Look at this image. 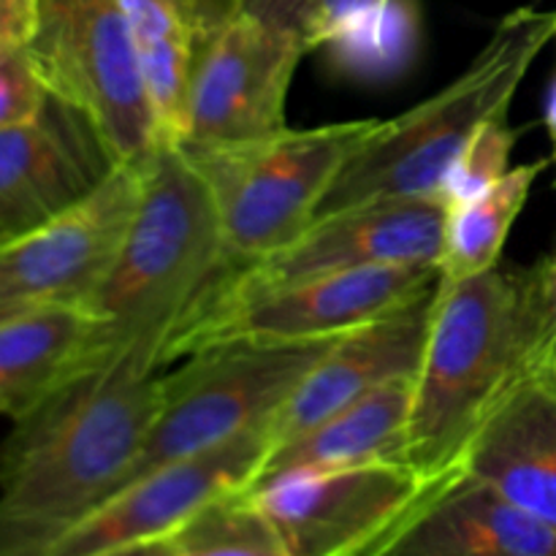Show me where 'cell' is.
<instances>
[{"mask_svg": "<svg viewBox=\"0 0 556 556\" xmlns=\"http://www.w3.org/2000/svg\"><path fill=\"white\" fill-rule=\"evenodd\" d=\"M172 556H288V552L237 492L185 527Z\"/></svg>", "mask_w": 556, "mask_h": 556, "instance_id": "obj_22", "label": "cell"}, {"mask_svg": "<svg viewBox=\"0 0 556 556\" xmlns=\"http://www.w3.org/2000/svg\"><path fill=\"white\" fill-rule=\"evenodd\" d=\"M413 378L394 380L315 427L269 445L248 489L304 472H329L345 467L402 462L407 448ZM244 492V489H242Z\"/></svg>", "mask_w": 556, "mask_h": 556, "instance_id": "obj_18", "label": "cell"}, {"mask_svg": "<svg viewBox=\"0 0 556 556\" xmlns=\"http://www.w3.org/2000/svg\"><path fill=\"white\" fill-rule=\"evenodd\" d=\"M438 280V266H367L226 293L182 326L168 345L166 364L228 340H334L429 291Z\"/></svg>", "mask_w": 556, "mask_h": 556, "instance_id": "obj_8", "label": "cell"}, {"mask_svg": "<svg viewBox=\"0 0 556 556\" xmlns=\"http://www.w3.org/2000/svg\"><path fill=\"white\" fill-rule=\"evenodd\" d=\"M307 43L296 30L237 11L206 43L190 81L177 144L237 147L288 128V92Z\"/></svg>", "mask_w": 556, "mask_h": 556, "instance_id": "obj_9", "label": "cell"}, {"mask_svg": "<svg viewBox=\"0 0 556 556\" xmlns=\"http://www.w3.org/2000/svg\"><path fill=\"white\" fill-rule=\"evenodd\" d=\"M271 440L266 427L128 483L41 556H101L179 535L206 508L248 489Z\"/></svg>", "mask_w": 556, "mask_h": 556, "instance_id": "obj_12", "label": "cell"}, {"mask_svg": "<svg viewBox=\"0 0 556 556\" xmlns=\"http://www.w3.org/2000/svg\"><path fill=\"white\" fill-rule=\"evenodd\" d=\"M532 280H535L538 307L546 326V358L556 362V250L532 266Z\"/></svg>", "mask_w": 556, "mask_h": 556, "instance_id": "obj_26", "label": "cell"}, {"mask_svg": "<svg viewBox=\"0 0 556 556\" xmlns=\"http://www.w3.org/2000/svg\"><path fill=\"white\" fill-rule=\"evenodd\" d=\"M546 161L514 166L486 193L445 212L443 248L438 258L440 286H456L497 269L510 228L525 210Z\"/></svg>", "mask_w": 556, "mask_h": 556, "instance_id": "obj_21", "label": "cell"}, {"mask_svg": "<svg viewBox=\"0 0 556 556\" xmlns=\"http://www.w3.org/2000/svg\"><path fill=\"white\" fill-rule=\"evenodd\" d=\"M459 467L556 530V362L541 358L508 386Z\"/></svg>", "mask_w": 556, "mask_h": 556, "instance_id": "obj_16", "label": "cell"}, {"mask_svg": "<svg viewBox=\"0 0 556 556\" xmlns=\"http://www.w3.org/2000/svg\"><path fill=\"white\" fill-rule=\"evenodd\" d=\"M445 212L448 206L438 195H407L318 215L288 248L253 264L228 266L201 307L226 293L282 286L334 271L367 266H438Z\"/></svg>", "mask_w": 556, "mask_h": 556, "instance_id": "obj_11", "label": "cell"}, {"mask_svg": "<svg viewBox=\"0 0 556 556\" xmlns=\"http://www.w3.org/2000/svg\"><path fill=\"white\" fill-rule=\"evenodd\" d=\"M0 318H3V313H0Z\"/></svg>", "mask_w": 556, "mask_h": 556, "instance_id": "obj_30", "label": "cell"}, {"mask_svg": "<svg viewBox=\"0 0 556 556\" xmlns=\"http://www.w3.org/2000/svg\"><path fill=\"white\" fill-rule=\"evenodd\" d=\"M220 217L188 152L163 141L141 166L130 226L81 309L96 320L90 362L155 375L168 345L228 269Z\"/></svg>", "mask_w": 556, "mask_h": 556, "instance_id": "obj_2", "label": "cell"}, {"mask_svg": "<svg viewBox=\"0 0 556 556\" xmlns=\"http://www.w3.org/2000/svg\"><path fill=\"white\" fill-rule=\"evenodd\" d=\"M27 41L30 38L0 36V130L27 123L49 101Z\"/></svg>", "mask_w": 556, "mask_h": 556, "instance_id": "obj_24", "label": "cell"}, {"mask_svg": "<svg viewBox=\"0 0 556 556\" xmlns=\"http://www.w3.org/2000/svg\"><path fill=\"white\" fill-rule=\"evenodd\" d=\"M179 546V535L172 538H161V541H150V543H139V546L123 548V552H112V554H101V556H172Z\"/></svg>", "mask_w": 556, "mask_h": 556, "instance_id": "obj_28", "label": "cell"}, {"mask_svg": "<svg viewBox=\"0 0 556 556\" xmlns=\"http://www.w3.org/2000/svg\"><path fill=\"white\" fill-rule=\"evenodd\" d=\"M383 5L386 0H309L299 33L309 52L324 43H340Z\"/></svg>", "mask_w": 556, "mask_h": 556, "instance_id": "obj_25", "label": "cell"}, {"mask_svg": "<svg viewBox=\"0 0 556 556\" xmlns=\"http://www.w3.org/2000/svg\"><path fill=\"white\" fill-rule=\"evenodd\" d=\"M554 38H556V36H554Z\"/></svg>", "mask_w": 556, "mask_h": 556, "instance_id": "obj_31", "label": "cell"}, {"mask_svg": "<svg viewBox=\"0 0 556 556\" xmlns=\"http://www.w3.org/2000/svg\"><path fill=\"white\" fill-rule=\"evenodd\" d=\"M434 302L438 286L337 337L324 358L309 369L307 378L266 424L271 445L315 427L394 380L416 378Z\"/></svg>", "mask_w": 556, "mask_h": 556, "instance_id": "obj_15", "label": "cell"}, {"mask_svg": "<svg viewBox=\"0 0 556 556\" xmlns=\"http://www.w3.org/2000/svg\"><path fill=\"white\" fill-rule=\"evenodd\" d=\"M141 166H117L85 201L0 244V313L81 307L128 231L141 195Z\"/></svg>", "mask_w": 556, "mask_h": 556, "instance_id": "obj_13", "label": "cell"}, {"mask_svg": "<svg viewBox=\"0 0 556 556\" xmlns=\"http://www.w3.org/2000/svg\"><path fill=\"white\" fill-rule=\"evenodd\" d=\"M362 556H556V530L456 467Z\"/></svg>", "mask_w": 556, "mask_h": 556, "instance_id": "obj_17", "label": "cell"}, {"mask_svg": "<svg viewBox=\"0 0 556 556\" xmlns=\"http://www.w3.org/2000/svg\"><path fill=\"white\" fill-rule=\"evenodd\" d=\"M546 358V326L530 269H492L440 286L413 378L407 465L427 478L456 470L467 443L508 386Z\"/></svg>", "mask_w": 556, "mask_h": 556, "instance_id": "obj_3", "label": "cell"}, {"mask_svg": "<svg viewBox=\"0 0 556 556\" xmlns=\"http://www.w3.org/2000/svg\"><path fill=\"white\" fill-rule=\"evenodd\" d=\"M161 407V378L134 364L76 367L0 443V556H41L119 492Z\"/></svg>", "mask_w": 556, "mask_h": 556, "instance_id": "obj_1", "label": "cell"}, {"mask_svg": "<svg viewBox=\"0 0 556 556\" xmlns=\"http://www.w3.org/2000/svg\"><path fill=\"white\" fill-rule=\"evenodd\" d=\"M309 0H239V9L244 14L255 16L261 22H269V25L288 27V30H296L304 20V11H307ZM302 36V33H299Z\"/></svg>", "mask_w": 556, "mask_h": 556, "instance_id": "obj_27", "label": "cell"}, {"mask_svg": "<svg viewBox=\"0 0 556 556\" xmlns=\"http://www.w3.org/2000/svg\"><path fill=\"white\" fill-rule=\"evenodd\" d=\"M440 478L402 462L288 476L239 492L288 556H362Z\"/></svg>", "mask_w": 556, "mask_h": 556, "instance_id": "obj_10", "label": "cell"}, {"mask_svg": "<svg viewBox=\"0 0 556 556\" xmlns=\"http://www.w3.org/2000/svg\"><path fill=\"white\" fill-rule=\"evenodd\" d=\"M96 320L79 304H47L0 318V418H20L87 364Z\"/></svg>", "mask_w": 556, "mask_h": 556, "instance_id": "obj_20", "label": "cell"}, {"mask_svg": "<svg viewBox=\"0 0 556 556\" xmlns=\"http://www.w3.org/2000/svg\"><path fill=\"white\" fill-rule=\"evenodd\" d=\"M117 166L96 125L49 96L36 117L0 130V244L85 201Z\"/></svg>", "mask_w": 556, "mask_h": 556, "instance_id": "obj_14", "label": "cell"}, {"mask_svg": "<svg viewBox=\"0 0 556 556\" xmlns=\"http://www.w3.org/2000/svg\"><path fill=\"white\" fill-rule=\"evenodd\" d=\"M163 141L177 144L195 60L239 0H119Z\"/></svg>", "mask_w": 556, "mask_h": 556, "instance_id": "obj_19", "label": "cell"}, {"mask_svg": "<svg viewBox=\"0 0 556 556\" xmlns=\"http://www.w3.org/2000/svg\"><path fill=\"white\" fill-rule=\"evenodd\" d=\"M334 340H228L188 353L161 378V407L123 486L266 427Z\"/></svg>", "mask_w": 556, "mask_h": 556, "instance_id": "obj_6", "label": "cell"}, {"mask_svg": "<svg viewBox=\"0 0 556 556\" xmlns=\"http://www.w3.org/2000/svg\"><path fill=\"white\" fill-rule=\"evenodd\" d=\"M49 96L85 114L119 166L163 144L119 0H33L27 41Z\"/></svg>", "mask_w": 556, "mask_h": 556, "instance_id": "obj_7", "label": "cell"}, {"mask_svg": "<svg viewBox=\"0 0 556 556\" xmlns=\"http://www.w3.org/2000/svg\"><path fill=\"white\" fill-rule=\"evenodd\" d=\"M380 119L282 128L237 147H182L210 188L220 217L228 266L288 248L318 217L326 193Z\"/></svg>", "mask_w": 556, "mask_h": 556, "instance_id": "obj_5", "label": "cell"}, {"mask_svg": "<svg viewBox=\"0 0 556 556\" xmlns=\"http://www.w3.org/2000/svg\"><path fill=\"white\" fill-rule=\"evenodd\" d=\"M556 36V11L516 9L494 27L472 63L418 106L380 119L345 163L318 215L380 199L438 195L445 172L472 136L505 117L532 63Z\"/></svg>", "mask_w": 556, "mask_h": 556, "instance_id": "obj_4", "label": "cell"}, {"mask_svg": "<svg viewBox=\"0 0 556 556\" xmlns=\"http://www.w3.org/2000/svg\"><path fill=\"white\" fill-rule=\"evenodd\" d=\"M546 128H548V136H552L554 163H556V74H554L552 87H548V96H546Z\"/></svg>", "mask_w": 556, "mask_h": 556, "instance_id": "obj_29", "label": "cell"}, {"mask_svg": "<svg viewBox=\"0 0 556 556\" xmlns=\"http://www.w3.org/2000/svg\"><path fill=\"white\" fill-rule=\"evenodd\" d=\"M516 139H519V130L510 128L508 114L483 125L472 136L470 144L459 152L454 166L445 172L438 199L451 210V206L467 204L494 188L514 168L510 152H514Z\"/></svg>", "mask_w": 556, "mask_h": 556, "instance_id": "obj_23", "label": "cell"}]
</instances>
